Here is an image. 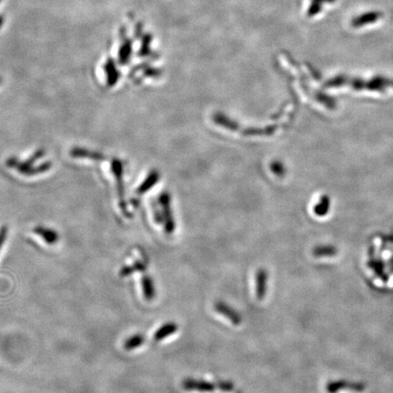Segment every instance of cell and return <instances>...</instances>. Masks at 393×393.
I'll list each match as a JSON object with an SVG mask.
<instances>
[{
  "label": "cell",
  "mask_w": 393,
  "mask_h": 393,
  "mask_svg": "<svg viewBox=\"0 0 393 393\" xmlns=\"http://www.w3.org/2000/svg\"><path fill=\"white\" fill-rule=\"evenodd\" d=\"M146 270V265L141 261H136L131 266H126L120 270V276L122 277H128L135 272H143Z\"/></svg>",
  "instance_id": "8"
},
{
  "label": "cell",
  "mask_w": 393,
  "mask_h": 393,
  "mask_svg": "<svg viewBox=\"0 0 393 393\" xmlns=\"http://www.w3.org/2000/svg\"><path fill=\"white\" fill-rule=\"evenodd\" d=\"M214 308L217 313H219L222 316L226 317L228 319H230V321L232 324L240 325L242 322V318H241V315L239 314V312L232 308L231 306L226 304L225 302H222V301L216 302Z\"/></svg>",
  "instance_id": "3"
},
{
  "label": "cell",
  "mask_w": 393,
  "mask_h": 393,
  "mask_svg": "<svg viewBox=\"0 0 393 393\" xmlns=\"http://www.w3.org/2000/svg\"><path fill=\"white\" fill-rule=\"evenodd\" d=\"M141 287L145 300L148 301H153L156 296V289L152 277L148 274L144 275L143 277H141Z\"/></svg>",
  "instance_id": "5"
},
{
  "label": "cell",
  "mask_w": 393,
  "mask_h": 393,
  "mask_svg": "<svg viewBox=\"0 0 393 393\" xmlns=\"http://www.w3.org/2000/svg\"><path fill=\"white\" fill-rule=\"evenodd\" d=\"M106 72H107V84L109 86H113L118 81V78H119L118 71L114 66L108 65Z\"/></svg>",
  "instance_id": "12"
},
{
  "label": "cell",
  "mask_w": 393,
  "mask_h": 393,
  "mask_svg": "<svg viewBox=\"0 0 393 393\" xmlns=\"http://www.w3.org/2000/svg\"><path fill=\"white\" fill-rule=\"evenodd\" d=\"M8 236V229L7 227H2L0 229V250L5 243L6 239Z\"/></svg>",
  "instance_id": "15"
},
{
  "label": "cell",
  "mask_w": 393,
  "mask_h": 393,
  "mask_svg": "<svg viewBox=\"0 0 393 393\" xmlns=\"http://www.w3.org/2000/svg\"><path fill=\"white\" fill-rule=\"evenodd\" d=\"M268 272L264 268H259L256 274V295L259 301H262L267 293Z\"/></svg>",
  "instance_id": "4"
},
{
  "label": "cell",
  "mask_w": 393,
  "mask_h": 393,
  "mask_svg": "<svg viewBox=\"0 0 393 393\" xmlns=\"http://www.w3.org/2000/svg\"><path fill=\"white\" fill-rule=\"evenodd\" d=\"M35 234L41 237L42 239L46 242L47 244H55L59 240H60V235L53 230L47 229L44 227H37L34 229Z\"/></svg>",
  "instance_id": "6"
},
{
  "label": "cell",
  "mask_w": 393,
  "mask_h": 393,
  "mask_svg": "<svg viewBox=\"0 0 393 393\" xmlns=\"http://www.w3.org/2000/svg\"><path fill=\"white\" fill-rule=\"evenodd\" d=\"M182 387L189 391H199V392H211L217 385L210 383L203 379H194L191 378L184 379L182 382Z\"/></svg>",
  "instance_id": "1"
},
{
  "label": "cell",
  "mask_w": 393,
  "mask_h": 393,
  "mask_svg": "<svg viewBox=\"0 0 393 393\" xmlns=\"http://www.w3.org/2000/svg\"><path fill=\"white\" fill-rule=\"evenodd\" d=\"M178 325L174 322H167L164 325H162L160 328L157 329V331L154 334V340L156 342H160L162 340L166 339V337H170L172 334L178 331Z\"/></svg>",
  "instance_id": "7"
},
{
  "label": "cell",
  "mask_w": 393,
  "mask_h": 393,
  "mask_svg": "<svg viewBox=\"0 0 393 393\" xmlns=\"http://www.w3.org/2000/svg\"><path fill=\"white\" fill-rule=\"evenodd\" d=\"M334 253V250L331 249H324V248H319V249H316L314 250L315 256H319V257H322V256H328V255H331Z\"/></svg>",
  "instance_id": "14"
},
{
  "label": "cell",
  "mask_w": 393,
  "mask_h": 393,
  "mask_svg": "<svg viewBox=\"0 0 393 393\" xmlns=\"http://www.w3.org/2000/svg\"><path fill=\"white\" fill-rule=\"evenodd\" d=\"M71 156L76 157H89L94 159H102L103 156L98 153L91 152L87 149L82 148H74L71 150Z\"/></svg>",
  "instance_id": "10"
},
{
  "label": "cell",
  "mask_w": 393,
  "mask_h": 393,
  "mask_svg": "<svg viewBox=\"0 0 393 393\" xmlns=\"http://www.w3.org/2000/svg\"><path fill=\"white\" fill-rule=\"evenodd\" d=\"M311 1H314V2H317V3H319L320 5H322L323 3H333V2H335L336 0H311Z\"/></svg>",
  "instance_id": "17"
},
{
  "label": "cell",
  "mask_w": 393,
  "mask_h": 393,
  "mask_svg": "<svg viewBox=\"0 0 393 393\" xmlns=\"http://www.w3.org/2000/svg\"><path fill=\"white\" fill-rule=\"evenodd\" d=\"M383 17L384 14L381 11H377V10L369 11L352 19V26L355 28H361L367 25L376 23L377 21L383 19Z\"/></svg>",
  "instance_id": "2"
},
{
  "label": "cell",
  "mask_w": 393,
  "mask_h": 393,
  "mask_svg": "<svg viewBox=\"0 0 393 393\" xmlns=\"http://www.w3.org/2000/svg\"><path fill=\"white\" fill-rule=\"evenodd\" d=\"M154 181H155V180H154V176L149 177V178H148V181H147L145 184H143V185L141 186V187L139 188V193H142V192H145L146 190H148V187H149V186L152 185L153 183H154Z\"/></svg>",
  "instance_id": "16"
},
{
  "label": "cell",
  "mask_w": 393,
  "mask_h": 393,
  "mask_svg": "<svg viewBox=\"0 0 393 393\" xmlns=\"http://www.w3.org/2000/svg\"><path fill=\"white\" fill-rule=\"evenodd\" d=\"M144 342H145V337L142 334H135L126 341L124 348L126 351H133L135 349L142 346Z\"/></svg>",
  "instance_id": "9"
},
{
  "label": "cell",
  "mask_w": 393,
  "mask_h": 393,
  "mask_svg": "<svg viewBox=\"0 0 393 393\" xmlns=\"http://www.w3.org/2000/svg\"><path fill=\"white\" fill-rule=\"evenodd\" d=\"M216 385H217V388L224 392H231L235 388L234 384L229 380H218Z\"/></svg>",
  "instance_id": "13"
},
{
  "label": "cell",
  "mask_w": 393,
  "mask_h": 393,
  "mask_svg": "<svg viewBox=\"0 0 393 393\" xmlns=\"http://www.w3.org/2000/svg\"><path fill=\"white\" fill-rule=\"evenodd\" d=\"M112 171H113V173H114V175L116 176L117 180H118V181H119V190H120V195H121V198H123L122 197V194H123V190H122V182H121V180H122V172H123V169H122V164H121V162L119 160V159H114V161L112 162Z\"/></svg>",
  "instance_id": "11"
}]
</instances>
